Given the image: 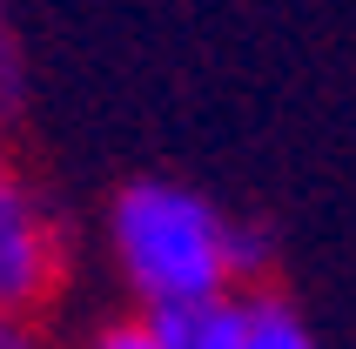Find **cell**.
<instances>
[{"mask_svg":"<svg viewBox=\"0 0 356 349\" xmlns=\"http://www.w3.org/2000/svg\"><path fill=\"white\" fill-rule=\"evenodd\" d=\"M95 349H168L155 330V316L141 309V316H121V323H108V330L95 336Z\"/></svg>","mask_w":356,"mask_h":349,"instance_id":"5","label":"cell"},{"mask_svg":"<svg viewBox=\"0 0 356 349\" xmlns=\"http://www.w3.org/2000/svg\"><path fill=\"white\" fill-rule=\"evenodd\" d=\"M14 174H20V168H14V161H7V148H0V188H7V181H14Z\"/></svg>","mask_w":356,"mask_h":349,"instance_id":"8","label":"cell"},{"mask_svg":"<svg viewBox=\"0 0 356 349\" xmlns=\"http://www.w3.org/2000/svg\"><path fill=\"white\" fill-rule=\"evenodd\" d=\"M14 81H20V60L7 47V14H0V115H7V101H14Z\"/></svg>","mask_w":356,"mask_h":349,"instance_id":"6","label":"cell"},{"mask_svg":"<svg viewBox=\"0 0 356 349\" xmlns=\"http://www.w3.org/2000/svg\"><path fill=\"white\" fill-rule=\"evenodd\" d=\"M60 269H67V249H60L54 215H47V202L14 174V181L0 188V309L7 316H34L40 302L60 289Z\"/></svg>","mask_w":356,"mask_h":349,"instance_id":"2","label":"cell"},{"mask_svg":"<svg viewBox=\"0 0 356 349\" xmlns=\"http://www.w3.org/2000/svg\"><path fill=\"white\" fill-rule=\"evenodd\" d=\"M108 249L141 309H181L242 289V222L181 181H128L108 202Z\"/></svg>","mask_w":356,"mask_h":349,"instance_id":"1","label":"cell"},{"mask_svg":"<svg viewBox=\"0 0 356 349\" xmlns=\"http://www.w3.org/2000/svg\"><path fill=\"white\" fill-rule=\"evenodd\" d=\"M0 349H40L34 336H27V316H7V309H0Z\"/></svg>","mask_w":356,"mask_h":349,"instance_id":"7","label":"cell"},{"mask_svg":"<svg viewBox=\"0 0 356 349\" xmlns=\"http://www.w3.org/2000/svg\"><path fill=\"white\" fill-rule=\"evenodd\" d=\"M249 349H316L296 302L276 289H249Z\"/></svg>","mask_w":356,"mask_h":349,"instance_id":"4","label":"cell"},{"mask_svg":"<svg viewBox=\"0 0 356 349\" xmlns=\"http://www.w3.org/2000/svg\"><path fill=\"white\" fill-rule=\"evenodd\" d=\"M168 349H249V289L202 295L181 309H148Z\"/></svg>","mask_w":356,"mask_h":349,"instance_id":"3","label":"cell"}]
</instances>
